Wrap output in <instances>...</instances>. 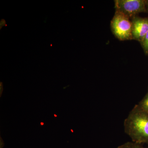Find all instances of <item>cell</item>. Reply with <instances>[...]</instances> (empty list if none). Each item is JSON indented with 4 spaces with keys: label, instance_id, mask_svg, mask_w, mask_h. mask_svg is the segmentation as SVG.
Instances as JSON below:
<instances>
[{
    "label": "cell",
    "instance_id": "cell-12",
    "mask_svg": "<svg viewBox=\"0 0 148 148\" xmlns=\"http://www.w3.org/2000/svg\"><path fill=\"white\" fill-rule=\"evenodd\" d=\"M147 3L148 5V1H147Z\"/></svg>",
    "mask_w": 148,
    "mask_h": 148
},
{
    "label": "cell",
    "instance_id": "cell-6",
    "mask_svg": "<svg viewBox=\"0 0 148 148\" xmlns=\"http://www.w3.org/2000/svg\"><path fill=\"white\" fill-rule=\"evenodd\" d=\"M117 148H146L144 147L141 144L134 143V142H127L119 146Z\"/></svg>",
    "mask_w": 148,
    "mask_h": 148
},
{
    "label": "cell",
    "instance_id": "cell-9",
    "mask_svg": "<svg viewBox=\"0 0 148 148\" xmlns=\"http://www.w3.org/2000/svg\"><path fill=\"white\" fill-rule=\"evenodd\" d=\"M3 90V86L2 82H1V94L2 93Z\"/></svg>",
    "mask_w": 148,
    "mask_h": 148
},
{
    "label": "cell",
    "instance_id": "cell-10",
    "mask_svg": "<svg viewBox=\"0 0 148 148\" xmlns=\"http://www.w3.org/2000/svg\"><path fill=\"white\" fill-rule=\"evenodd\" d=\"M41 125H44V123L43 122H41L40 123Z\"/></svg>",
    "mask_w": 148,
    "mask_h": 148
},
{
    "label": "cell",
    "instance_id": "cell-4",
    "mask_svg": "<svg viewBox=\"0 0 148 148\" xmlns=\"http://www.w3.org/2000/svg\"><path fill=\"white\" fill-rule=\"evenodd\" d=\"M132 22V39L142 42L148 32V18L134 16Z\"/></svg>",
    "mask_w": 148,
    "mask_h": 148
},
{
    "label": "cell",
    "instance_id": "cell-1",
    "mask_svg": "<svg viewBox=\"0 0 148 148\" xmlns=\"http://www.w3.org/2000/svg\"><path fill=\"white\" fill-rule=\"evenodd\" d=\"M124 127L125 132L132 142L148 143V114L136 105L125 120Z\"/></svg>",
    "mask_w": 148,
    "mask_h": 148
},
{
    "label": "cell",
    "instance_id": "cell-2",
    "mask_svg": "<svg viewBox=\"0 0 148 148\" xmlns=\"http://www.w3.org/2000/svg\"><path fill=\"white\" fill-rule=\"evenodd\" d=\"M114 34L121 40L132 39V22L130 17L121 12L116 11L111 21Z\"/></svg>",
    "mask_w": 148,
    "mask_h": 148
},
{
    "label": "cell",
    "instance_id": "cell-7",
    "mask_svg": "<svg viewBox=\"0 0 148 148\" xmlns=\"http://www.w3.org/2000/svg\"><path fill=\"white\" fill-rule=\"evenodd\" d=\"M141 43L145 51L148 53V32Z\"/></svg>",
    "mask_w": 148,
    "mask_h": 148
},
{
    "label": "cell",
    "instance_id": "cell-5",
    "mask_svg": "<svg viewBox=\"0 0 148 148\" xmlns=\"http://www.w3.org/2000/svg\"><path fill=\"white\" fill-rule=\"evenodd\" d=\"M136 106L141 110L148 114V92L143 100Z\"/></svg>",
    "mask_w": 148,
    "mask_h": 148
},
{
    "label": "cell",
    "instance_id": "cell-11",
    "mask_svg": "<svg viewBox=\"0 0 148 148\" xmlns=\"http://www.w3.org/2000/svg\"><path fill=\"white\" fill-rule=\"evenodd\" d=\"M54 116L55 117H57L58 116H57V115L56 114H54Z\"/></svg>",
    "mask_w": 148,
    "mask_h": 148
},
{
    "label": "cell",
    "instance_id": "cell-8",
    "mask_svg": "<svg viewBox=\"0 0 148 148\" xmlns=\"http://www.w3.org/2000/svg\"><path fill=\"white\" fill-rule=\"evenodd\" d=\"M0 25H1V29L2 27L3 26H5L6 24H5V21L4 19H2L1 20V23H0Z\"/></svg>",
    "mask_w": 148,
    "mask_h": 148
},
{
    "label": "cell",
    "instance_id": "cell-3",
    "mask_svg": "<svg viewBox=\"0 0 148 148\" xmlns=\"http://www.w3.org/2000/svg\"><path fill=\"white\" fill-rule=\"evenodd\" d=\"M147 1L143 0H116V11L121 12L130 18L146 11Z\"/></svg>",
    "mask_w": 148,
    "mask_h": 148
}]
</instances>
